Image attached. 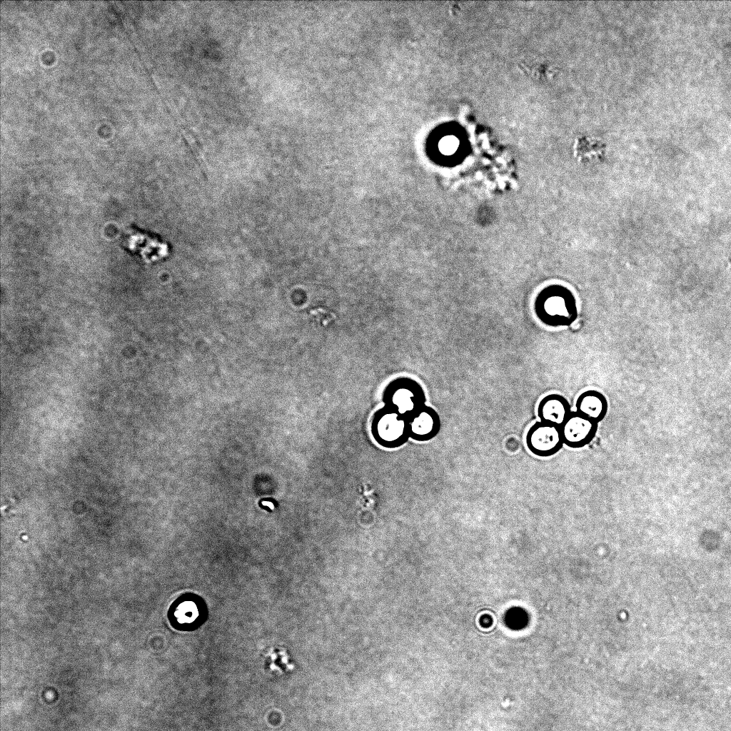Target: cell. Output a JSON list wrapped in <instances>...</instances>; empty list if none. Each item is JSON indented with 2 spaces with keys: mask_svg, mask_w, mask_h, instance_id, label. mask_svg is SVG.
<instances>
[{
  "mask_svg": "<svg viewBox=\"0 0 731 731\" xmlns=\"http://www.w3.org/2000/svg\"><path fill=\"white\" fill-rule=\"evenodd\" d=\"M534 312L543 324L552 328L570 326L578 318L575 297L562 287L541 291L535 301Z\"/></svg>",
  "mask_w": 731,
  "mask_h": 731,
  "instance_id": "cell-1",
  "label": "cell"
},
{
  "mask_svg": "<svg viewBox=\"0 0 731 731\" xmlns=\"http://www.w3.org/2000/svg\"><path fill=\"white\" fill-rule=\"evenodd\" d=\"M525 443L533 455L542 458L555 455L564 445L560 427L542 421H537L530 426Z\"/></svg>",
  "mask_w": 731,
  "mask_h": 731,
  "instance_id": "cell-4",
  "label": "cell"
},
{
  "mask_svg": "<svg viewBox=\"0 0 731 731\" xmlns=\"http://www.w3.org/2000/svg\"><path fill=\"white\" fill-rule=\"evenodd\" d=\"M198 615L196 604L192 600H184L176 609V616L180 623H191Z\"/></svg>",
  "mask_w": 731,
  "mask_h": 731,
  "instance_id": "cell-10",
  "label": "cell"
},
{
  "mask_svg": "<svg viewBox=\"0 0 731 731\" xmlns=\"http://www.w3.org/2000/svg\"><path fill=\"white\" fill-rule=\"evenodd\" d=\"M568 400L562 395L551 393L538 403L537 414L540 421L560 427L571 413Z\"/></svg>",
  "mask_w": 731,
  "mask_h": 731,
  "instance_id": "cell-8",
  "label": "cell"
},
{
  "mask_svg": "<svg viewBox=\"0 0 731 731\" xmlns=\"http://www.w3.org/2000/svg\"><path fill=\"white\" fill-rule=\"evenodd\" d=\"M123 243L127 249L139 254L147 261L160 259L166 256L168 253L166 243L133 228L125 231Z\"/></svg>",
  "mask_w": 731,
  "mask_h": 731,
  "instance_id": "cell-7",
  "label": "cell"
},
{
  "mask_svg": "<svg viewBox=\"0 0 731 731\" xmlns=\"http://www.w3.org/2000/svg\"><path fill=\"white\" fill-rule=\"evenodd\" d=\"M370 432L375 441L385 448H397L410 438L407 418L383 406L373 415Z\"/></svg>",
  "mask_w": 731,
  "mask_h": 731,
  "instance_id": "cell-2",
  "label": "cell"
},
{
  "mask_svg": "<svg viewBox=\"0 0 731 731\" xmlns=\"http://www.w3.org/2000/svg\"><path fill=\"white\" fill-rule=\"evenodd\" d=\"M575 407L577 412L599 423L608 413V402L601 392L588 390L578 397Z\"/></svg>",
  "mask_w": 731,
  "mask_h": 731,
  "instance_id": "cell-9",
  "label": "cell"
},
{
  "mask_svg": "<svg viewBox=\"0 0 731 731\" xmlns=\"http://www.w3.org/2000/svg\"><path fill=\"white\" fill-rule=\"evenodd\" d=\"M384 405L408 417L425 405V395L421 385L408 377L391 380L383 393Z\"/></svg>",
  "mask_w": 731,
  "mask_h": 731,
  "instance_id": "cell-3",
  "label": "cell"
},
{
  "mask_svg": "<svg viewBox=\"0 0 731 731\" xmlns=\"http://www.w3.org/2000/svg\"><path fill=\"white\" fill-rule=\"evenodd\" d=\"M526 615L520 609H513L508 614L507 620L511 627L520 628L526 622Z\"/></svg>",
  "mask_w": 731,
  "mask_h": 731,
  "instance_id": "cell-11",
  "label": "cell"
},
{
  "mask_svg": "<svg viewBox=\"0 0 731 731\" xmlns=\"http://www.w3.org/2000/svg\"><path fill=\"white\" fill-rule=\"evenodd\" d=\"M406 418L409 437L414 440L428 441L435 438L440 430L441 422L438 413L425 404Z\"/></svg>",
  "mask_w": 731,
  "mask_h": 731,
  "instance_id": "cell-6",
  "label": "cell"
},
{
  "mask_svg": "<svg viewBox=\"0 0 731 731\" xmlns=\"http://www.w3.org/2000/svg\"><path fill=\"white\" fill-rule=\"evenodd\" d=\"M598 428V423L577 411H572L560 426L563 443L571 448H582L590 444Z\"/></svg>",
  "mask_w": 731,
  "mask_h": 731,
  "instance_id": "cell-5",
  "label": "cell"
}]
</instances>
